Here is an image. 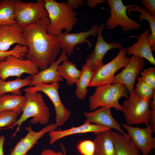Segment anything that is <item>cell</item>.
<instances>
[{"mask_svg": "<svg viewBox=\"0 0 155 155\" xmlns=\"http://www.w3.org/2000/svg\"><path fill=\"white\" fill-rule=\"evenodd\" d=\"M50 22L46 18L23 27L28 49L25 57L34 63L40 70L48 68L56 60L61 50L56 36L50 35L47 32Z\"/></svg>", "mask_w": 155, "mask_h": 155, "instance_id": "6da1fadb", "label": "cell"}, {"mask_svg": "<svg viewBox=\"0 0 155 155\" xmlns=\"http://www.w3.org/2000/svg\"><path fill=\"white\" fill-rule=\"evenodd\" d=\"M44 7L50 22L46 31L50 35H57L63 30L70 32L77 23V12L65 1L59 3L54 0H44Z\"/></svg>", "mask_w": 155, "mask_h": 155, "instance_id": "7a4b0ae2", "label": "cell"}, {"mask_svg": "<svg viewBox=\"0 0 155 155\" xmlns=\"http://www.w3.org/2000/svg\"><path fill=\"white\" fill-rule=\"evenodd\" d=\"M26 101L24 106L22 114L20 118L11 126L4 129H12L17 125L12 137H15L19 131L22 123L30 117L31 123L44 125L48 123L50 117V110L45 102L42 94L38 92L34 93L25 92Z\"/></svg>", "mask_w": 155, "mask_h": 155, "instance_id": "3957f363", "label": "cell"}, {"mask_svg": "<svg viewBox=\"0 0 155 155\" xmlns=\"http://www.w3.org/2000/svg\"><path fill=\"white\" fill-rule=\"evenodd\" d=\"M128 90L125 86L115 83L96 87L94 93L89 97V107L91 111L102 106L113 108L122 111V106L119 100L121 97L128 99Z\"/></svg>", "mask_w": 155, "mask_h": 155, "instance_id": "277c9868", "label": "cell"}, {"mask_svg": "<svg viewBox=\"0 0 155 155\" xmlns=\"http://www.w3.org/2000/svg\"><path fill=\"white\" fill-rule=\"evenodd\" d=\"M122 106L126 125L149 124L152 116L149 102L139 97L134 90Z\"/></svg>", "mask_w": 155, "mask_h": 155, "instance_id": "5b68a950", "label": "cell"}, {"mask_svg": "<svg viewBox=\"0 0 155 155\" xmlns=\"http://www.w3.org/2000/svg\"><path fill=\"white\" fill-rule=\"evenodd\" d=\"M14 16L16 22L23 28L48 18L49 15L44 0L33 2L15 0Z\"/></svg>", "mask_w": 155, "mask_h": 155, "instance_id": "8992f818", "label": "cell"}, {"mask_svg": "<svg viewBox=\"0 0 155 155\" xmlns=\"http://www.w3.org/2000/svg\"><path fill=\"white\" fill-rule=\"evenodd\" d=\"M59 83L50 84L39 83L23 90L25 92L34 93L41 92L50 98L54 105L55 114V123L58 127L62 126L69 118L71 112L62 103L59 93Z\"/></svg>", "mask_w": 155, "mask_h": 155, "instance_id": "52a82bcc", "label": "cell"}, {"mask_svg": "<svg viewBox=\"0 0 155 155\" xmlns=\"http://www.w3.org/2000/svg\"><path fill=\"white\" fill-rule=\"evenodd\" d=\"M106 1L110 7V16L105 22L108 29L113 30L119 26L123 31L127 32L140 28L141 25L137 21L128 16L127 12L128 5H125L121 0Z\"/></svg>", "mask_w": 155, "mask_h": 155, "instance_id": "ba28073f", "label": "cell"}, {"mask_svg": "<svg viewBox=\"0 0 155 155\" xmlns=\"http://www.w3.org/2000/svg\"><path fill=\"white\" fill-rule=\"evenodd\" d=\"M125 48L119 49L117 56L101 67L96 72L88 87H98L112 84L115 73L129 62L131 57L126 56Z\"/></svg>", "mask_w": 155, "mask_h": 155, "instance_id": "9c48e42d", "label": "cell"}, {"mask_svg": "<svg viewBox=\"0 0 155 155\" xmlns=\"http://www.w3.org/2000/svg\"><path fill=\"white\" fill-rule=\"evenodd\" d=\"M39 69L36 64L31 60L11 55L0 61V78L3 81L10 77L20 78L23 73L33 75Z\"/></svg>", "mask_w": 155, "mask_h": 155, "instance_id": "30bf717a", "label": "cell"}, {"mask_svg": "<svg viewBox=\"0 0 155 155\" xmlns=\"http://www.w3.org/2000/svg\"><path fill=\"white\" fill-rule=\"evenodd\" d=\"M103 24L99 27L98 38L93 51L89 54L86 59L87 64L95 73L104 64L103 58L106 53L110 50L123 47L121 43L118 42H108L105 40L102 35V32L105 28Z\"/></svg>", "mask_w": 155, "mask_h": 155, "instance_id": "8fae6325", "label": "cell"}, {"mask_svg": "<svg viewBox=\"0 0 155 155\" xmlns=\"http://www.w3.org/2000/svg\"><path fill=\"white\" fill-rule=\"evenodd\" d=\"M122 127L128 132L130 139L138 148L142 155H149L155 148V138L152 136L154 133L150 124L146 128L135 127L123 124Z\"/></svg>", "mask_w": 155, "mask_h": 155, "instance_id": "7c38bea8", "label": "cell"}, {"mask_svg": "<svg viewBox=\"0 0 155 155\" xmlns=\"http://www.w3.org/2000/svg\"><path fill=\"white\" fill-rule=\"evenodd\" d=\"M99 27L97 24H94L88 30L77 33L62 32L56 36L57 39L62 51L70 56L74 51L75 46L78 44L86 42L89 47H91L92 44L87 38L90 36L95 37L98 35Z\"/></svg>", "mask_w": 155, "mask_h": 155, "instance_id": "4fadbf2b", "label": "cell"}, {"mask_svg": "<svg viewBox=\"0 0 155 155\" xmlns=\"http://www.w3.org/2000/svg\"><path fill=\"white\" fill-rule=\"evenodd\" d=\"M145 65L144 58L133 55L128 64L115 76L112 84H123L127 88L129 95L131 94L134 90L135 81L141 74Z\"/></svg>", "mask_w": 155, "mask_h": 155, "instance_id": "5bb4252c", "label": "cell"}, {"mask_svg": "<svg viewBox=\"0 0 155 155\" xmlns=\"http://www.w3.org/2000/svg\"><path fill=\"white\" fill-rule=\"evenodd\" d=\"M55 123L47 125L38 131L32 130L30 124L25 129L28 132L15 145L9 155H25L36 144L38 141L47 133L56 130L58 127Z\"/></svg>", "mask_w": 155, "mask_h": 155, "instance_id": "9a60e30c", "label": "cell"}, {"mask_svg": "<svg viewBox=\"0 0 155 155\" xmlns=\"http://www.w3.org/2000/svg\"><path fill=\"white\" fill-rule=\"evenodd\" d=\"M111 108L102 106L92 112H85L84 115L86 118L85 121L100 126L114 129L130 139L127 133L122 129L121 125L113 117Z\"/></svg>", "mask_w": 155, "mask_h": 155, "instance_id": "2e32d148", "label": "cell"}, {"mask_svg": "<svg viewBox=\"0 0 155 155\" xmlns=\"http://www.w3.org/2000/svg\"><path fill=\"white\" fill-rule=\"evenodd\" d=\"M15 44L26 46L23 28L16 23L0 26V50L8 51Z\"/></svg>", "mask_w": 155, "mask_h": 155, "instance_id": "e0dca14e", "label": "cell"}, {"mask_svg": "<svg viewBox=\"0 0 155 155\" xmlns=\"http://www.w3.org/2000/svg\"><path fill=\"white\" fill-rule=\"evenodd\" d=\"M68 56L66 53L62 51L58 59L53 62L48 68L31 76L30 86H33L39 83L49 84L54 82L59 83L63 81V79L58 72V68L61 62L68 59Z\"/></svg>", "mask_w": 155, "mask_h": 155, "instance_id": "ac0fdd59", "label": "cell"}, {"mask_svg": "<svg viewBox=\"0 0 155 155\" xmlns=\"http://www.w3.org/2000/svg\"><path fill=\"white\" fill-rule=\"evenodd\" d=\"M150 34V30L146 29L139 36H131L129 38L134 37L137 40L136 42L125 48L127 54H131L141 57L146 59L151 64L155 65V60L148 41V37Z\"/></svg>", "mask_w": 155, "mask_h": 155, "instance_id": "d6986e66", "label": "cell"}, {"mask_svg": "<svg viewBox=\"0 0 155 155\" xmlns=\"http://www.w3.org/2000/svg\"><path fill=\"white\" fill-rule=\"evenodd\" d=\"M111 129L84 121V123L76 127H72L63 130H55L49 133V143L53 144L57 140L65 137L77 134L93 132L94 133Z\"/></svg>", "mask_w": 155, "mask_h": 155, "instance_id": "ffe728a7", "label": "cell"}, {"mask_svg": "<svg viewBox=\"0 0 155 155\" xmlns=\"http://www.w3.org/2000/svg\"><path fill=\"white\" fill-rule=\"evenodd\" d=\"M111 137L116 155H141L140 150L131 140L121 133L112 131Z\"/></svg>", "mask_w": 155, "mask_h": 155, "instance_id": "44dd1931", "label": "cell"}, {"mask_svg": "<svg viewBox=\"0 0 155 155\" xmlns=\"http://www.w3.org/2000/svg\"><path fill=\"white\" fill-rule=\"evenodd\" d=\"M112 132L110 129L94 133V155H116L111 137Z\"/></svg>", "mask_w": 155, "mask_h": 155, "instance_id": "7402d4cb", "label": "cell"}, {"mask_svg": "<svg viewBox=\"0 0 155 155\" xmlns=\"http://www.w3.org/2000/svg\"><path fill=\"white\" fill-rule=\"evenodd\" d=\"M25 96L10 93L0 95V113L6 111L17 113L22 112L26 102Z\"/></svg>", "mask_w": 155, "mask_h": 155, "instance_id": "603a6c76", "label": "cell"}, {"mask_svg": "<svg viewBox=\"0 0 155 155\" xmlns=\"http://www.w3.org/2000/svg\"><path fill=\"white\" fill-rule=\"evenodd\" d=\"M128 8L127 11L128 14L131 15L132 11H137L140 13L138 16L139 22L141 23L144 20L148 22L151 30V33L148 37V41L150 47H155V18L152 16L144 8L142 7L137 5H127Z\"/></svg>", "mask_w": 155, "mask_h": 155, "instance_id": "cb8c5ba5", "label": "cell"}, {"mask_svg": "<svg viewBox=\"0 0 155 155\" xmlns=\"http://www.w3.org/2000/svg\"><path fill=\"white\" fill-rule=\"evenodd\" d=\"M82 73L77 82L75 95L80 100L85 99L88 92L87 88L93 78L95 73L86 64L82 66Z\"/></svg>", "mask_w": 155, "mask_h": 155, "instance_id": "d4e9b609", "label": "cell"}, {"mask_svg": "<svg viewBox=\"0 0 155 155\" xmlns=\"http://www.w3.org/2000/svg\"><path fill=\"white\" fill-rule=\"evenodd\" d=\"M57 71L60 76L65 80L67 84L71 86L76 84L82 73V70L78 69L75 64L68 59L59 65Z\"/></svg>", "mask_w": 155, "mask_h": 155, "instance_id": "484cf974", "label": "cell"}, {"mask_svg": "<svg viewBox=\"0 0 155 155\" xmlns=\"http://www.w3.org/2000/svg\"><path fill=\"white\" fill-rule=\"evenodd\" d=\"M31 80V76L24 79L17 78L15 80L7 81L0 78V95L10 93L21 95L22 92L20 89L24 87L30 86Z\"/></svg>", "mask_w": 155, "mask_h": 155, "instance_id": "4316f807", "label": "cell"}, {"mask_svg": "<svg viewBox=\"0 0 155 155\" xmlns=\"http://www.w3.org/2000/svg\"><path fill=\"white\" fill-rule=\"evenodd\" d=\"M15 0L0 1V26L16 23L14 16Z\"/></svg>", "mask_w": 155, "mask_h": 155, "instance_id": "83f0119b", "label": "cell"}, {"mask_svg": "<svg viewBox=\"0 0 155 155\" xmlns=\"http://www.w3.org/2000/svg\"><path fill=\"white\" fill-rule=\"evenodd\" d=\"M134 91L139 97L149 102L155 93V90L140 78H138L136 87Z\"/></svg>", "mask_w": 155, "mask_h": 155, "instance_id": "f1b7e54d", "label": "cell"}, {"mask_svg": "<svg viewBox=\"0 0 155 155\" xmlns=\"http://www.w3.org/2000/svg\"><path fill=\"white\" fill-rule=\"evenodd\" d=\"M28 51L26 46L17 44L11 50L3 51L0 50V61L4 60L7 57L14 56L19 58H24Z\"/></svg>", "mask_w": 155, "mask_h": 155, "instance_id": "f546056e", "label": "cell"}, {"mask_svg": "<svg viewBox=\"0 0 155 155\" xmlns=\"http://www.w3.org/2000/svg\"><path fill=\"white\" fill-rule=\"evenodd\" d=\"M19 115L9 111H4L0 113V127H8L17 121Z\"/></svg>", "mask_w": 155, "mask_h": 155, "instance_id": "4dcf8cb0", "label": "cell"}, {"mask_svg": "<svg viewBox=\"0 0 155 155\" xmlns=\"http://www.w3.org/2000/svg\"><path fill=\"white\" fill-rule=\"evenodd\" d=\"M77 148L82 155H94L95 146L94 142L92 140H82L78 144Z\"/></svg>", "mask_w": 155, "mask_h": 155, "instance_id": "1f68e13d", "label": "cell"}, {"mask_svg": "<svg viewBox=\"0 0 155 155\" xmlns=\"http://www.w3.org/2000/svg\"><path fill=\"white\" fill-rule=\"evenodd\" d=\"M141 79L155 90V68L150 67L141 73Z\"/></svg>", "mask_w": 155, "mask_h": 155, "instance_id": "d6a6232c", "label": "cell"}, {"mask_svg": "<svg viewBox=\"0 0 155 155\" xmlns=\"http://www.w3.org/2000/svg\"><path fill=\"white\" fill-rule=\"evenodd\" d=\"M141 3L147 11L155 18V0H141Z\"/></svg>", "mask_w": 155, "mask_h": 155, "instance_id": "836d02e7", "label": "cell"}, {"mask_svg": "<svg viewBox=\"0 0 155 155\" xmlns=\"http://www.w3.org/2000/svg\"><path fill=\"white\" fill-rule=\"evenodd\" d=\"M152 100L149 102L150 107L152 110V116L150 123L152 128L155 132V93L152 98Z\"/></svg>", "mask_w": 155, "mask_h": 155, "instance_id": "e575fe53", "label": "cell"}, {"mask_svg": "<svg viewBox=\"0 0 155 155\" xmlns=\"http://www.w3.org/2000/svg\"><path fill=\"white\" fill-rule=\"evenodd\" d=\"M63 152L61 151L56 152L55 151L51 149H45L41 153L40 155H66L63 147Z\"/></svg>", "mask_w": 155, "mask_h": 155, "instance_id": "d590c367", "label": "cell"}, {"mask_svg": "<svg viewBox=\"0 0 155 155\" xmlns=\"http://www.w3.org/2000/svg\"><path fill=\"white\" fill-rule=\"evenodd\" d=\"M83 1V0H68L66 2L74 10L82 5Z\"/></svg>", "mask_w": 155, "mask_h": 155, "instance_id": "8d00e7d4", "label": "cell"}, {"mask_svg": "<svg viewBox=\"0 0 155 155\" xmlns=\"http://www.w3.org/2000/svg\"><path fill=\"white\" fill-rule=\"evenodd\" d=\"M105 0H87L86 1L88 5L91 8H94L97 5L102 3L105 1Z\"/></svg>", "mask_w": 155, "mask_h": 155, "instance_id": "74e56055", "label": "cell"}, {"mask_svg": "<svg viewBox=\"0 0 155 155\" xmlns=\"http://www.w3.org/2000/svg\"><path fill=\"white\" fill-rule=\"evenodd\" d=\"M5 140V137L3 135L0 136V155H4L3 144Z\"/></svg>", "mask_w": 155, "mask_h": 155, "instance_id": "f35d334b", "label": "cell"}, {"mask_svg": "<svg viewBox=\"0 0 155 155\" xmlns=\"http://www.w3.org/2000/svg\"><path fill=\"white\" fill-rule=\"evenodd\" d=\"M28 155V154L27 153V154H26V155Z\"/></svg>", "mask_w": 155, "mask_h": 155, "instance_id": "ab89813d", "label": "cell"}]
</instances>
